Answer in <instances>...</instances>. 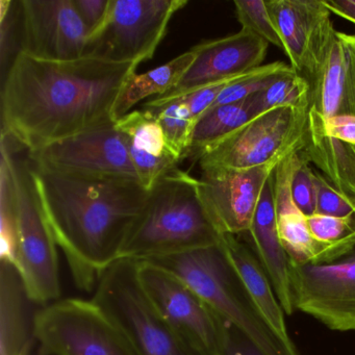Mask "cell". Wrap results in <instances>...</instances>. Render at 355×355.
<instances>
[{
    "mask_svg": "<svg viewBox=\"0 0 355 355\" xmlns=\"http://www.w3.org/2000/svg\"><path fill=\"white\" fill-rule=\"evenodd\" d=\"M301 150L284 157L274 171L278 232L290 263H325L330 259L329 249L311 236L307 216L297 207L291 191L293 174L300 161Z\"/></svg>",
    "mask_w": 355,
    "mask_h": 355,
    "instance_id": "cell-18",
    "label": "cell"
},
{
    "mask_svg": "<svg viewBox=\"0 0 355 355\" xmlns=\"http://www.w3.org/2000/svg\"><path fill=\"white\" fill-rule=\"evenodd\" d=\"M330 13L352 22L355 26V0H322Z\"/></svg>",
    "mask_w": 355,
    "mask_h": 355,
    "instance_id": "cell-37",
    "label": "cell"
},
{
    "mask_svg": "<svg viewBox=\"0 0 355 355\" xmlns=\"http://www.w3.org/2000/svg\"><path fill=\"white\" fill-rule=\"evenodd\" d=\"M41 355H139L119 326L91 300L67 298L35 313Z\"/></svg>",
    "mask_w": 355,
    "mask_h": 355,
    "instance_id": "cell-7",
    "label": "cell"
},
{
    "mask_svg": "<svg viewBox=\"0 0 355 355\" xmlns=\"http://www.w3.org/2000/svg\"><path fill=\"white\" fill-rule=\"evenodd\" d=\"M196 58L190 49L168 63L145 72L134 73L125 80L113 109V119L117 121L130 113L137 103L149 96H162L178 86L182 76L188 71Z\"/></svg>",
    "mask_w": 355,
    "mask_h": 355,
    "instance_id": "cell-24",
    "label": "cell"
},
{
    "mask_svg": "<svg viewBox=\"0 0 355 355\" xmlns=\"http://www.w3.org/2000/svg\"><path fill=\"white\" fill-rule=\"evenodd\" d=\"M251 72V71H250ZM249 73V72H248ZM239 76V78H232V80H225V82L219 83V84L211 85V86L205 87V88L200 89V90L195 91V92L190 93V94L184 95L180 97L188 105L194 117L195 122L200 119L201 116L205 115L215 103L216 99L218 98L222 91L236 80L244 78L247 74Z\"/></svg>",
    "mask_w": 355,
    "mask_h": 355,
    "instance_id": "cell-33",
    "label": "cell"
},
{
    "mask_svg": "<svg viewBox=\"0 0 355 355\" xmlns=\"http://www.w3.org/2000/svg\"><path fill=\"white\" fill-rule=\"evenodd\" d=\"M137 68L90 57L47 61L19 51L3 83L1 135L31 153L115 121L116 99Z\"/></svg>",
    "mask_w": 355,
    "mask_h": 355,
    "instance_id": "cell-1",
    "label": "cell"
},
{
    "mask_svg": "<svg viewBox=\"0 0 355 355\" xmlns=\"http://www.w3.org/2000/svg\"><path fill=\"white\" fill-rule=\"evenodd\" d=\"M340 34L343 40L346 43L347 46L349 47V49H350L351 53H352V55H354L355 58V34L348 35L340 32Z\"/></svg>",
    "mask_w": 355,
    "mask_h": 355,
    "instance_id": "cell-38",
    "label": "cell"
},
{
    "mask_svg": "<svg viewBox=\"0 0 355 355\" xmlns=\"http://www.w3.org/2000/svg\"><path fill=\"white\" fill-rule=\"evenodd\" d=\"M307 223L313 239L329 249V261L346 252L355 242V215L332 217L313 214L307 216Z\"/></svg>",
    "mask_w": 355,
    "mask_h": 355,
    "instance_id": "cell-29",
    "label": "cell"
},
{
    "mask_svg": "<svg viewBox=\"0 0 355 355\" xmlns=\"http://www.w3.org/2000/svg\"><path fill=\"white\" fill-rule=\"evenodd\" d=\"M73 3L86 26L89 38L105 22L111 0H73Z\"/></svg>",
    "mask_w": 355,
    "mask_h": 355,
    "instance_id": "cell-35",
    "label": "cell"
},
{
    "mask_svg": "<svg viewBox=\"0 0 355 355\" xmlns=\"http://www.w3.org/2000/svg\"><path fill=\"white\" fill-rule=\"evenodd\" d=\"M199 191V182L176 167L159 178L132 224L120 259L148 261L219 244Z\"/></svg>",
    "mask_w": 355,
    "mask_h": 355,
    "instance_id": "cell-3",
    "label": "cell"
},
{
    "mask_svg": "<svg viewBox=\"0 0 355 355\" xmlns=\"http://www.w3.org/2000/svg\"><path fill=\"white\" fill-rule=\"evenodd\" d=\"M223 355H263V353L238 329L228 325Z\"/></svg>",
    "mask_w": 355,
    "mask_h": 355,
    "instance_id": "cell-36",
    "label": "cell"
},
{
    "mask_svg": "<svg viewBox=\"0 0 355 355\" xmlns=\"http://www.w3.org/2000/svg\"><path fill=\"white\" fill-rule=\"evenodd\" d=\"M266 5L291 67L303 76L326 31L332 26L331 13L322 0H266Z\"/></svg>",
    "mask_w": 355,
    "mask_h": 355,
    "instance_id": "cell-17",
    "label": "cell"
},
{
    "mask_svg": "<svg viewBox=\"0 0 355 355\" xmlns=\"http://www.w3.org/2000/svg\"><path fill=\"white\" fill-rule=\"evenodd\" d=\"M317 202L315 213L332 217L355 215V199L340 192L323 174L315 171Z\"/></svg>",
    "mask_w": 355,
    "mask_h": 355,
    "instance_id": "cell-31",
    "label": "cell"
},
{
    "mask_svg": "<svg viewBox=\"0 0 355 355\" xmlns=\"http://www.w3.org/2000/svg\"><path fill=\"white\" fill-rule=\"evenodd\" d=\"M32 170L43 211L76 286L94 292L101 274L120 259L148 189L132 178L67 173L33 162Z\"/></svg>",
    "mask_w": 355,
    "mask_h": 355,
    "instance_id": "cell-2",
    "label": "cell"
},
{
    "mask_svg": "<svg viewBox=\"0 0 355 355\" xmlns=\"http://www.w3.org/2000/svg\"><path fill=\"white\" fill-rule=\"evenodd\" d=\"M138 272L153 304L193 352L223 355L230 324L168 270L149 261H138Z\"/></svg>",
    "mask_w": 355,
    "mask_h": 355,
    "instance_id": "cell-9",
    "label": "cell"
},
{
    "mask_svg": "<svg viewBox=\"0 0 355 355\" xmlns=\"http://www.w3.org/2000/svg\"><path fill=\"white\" fill-rule=\"evenodd\" d=\"M268 47L267 41L244 30L200 43L191 49L196 58L178 86L148 103L157 105L180 98L205 87L244 76L263 66Z\"/></svg>",
    "mask_w": 355,
    "mask_h": 355,
    "instance_id": "cell-15",
    "label": "cell"
},
{
    "mask_svg": "<svg viewBox=\"0 0 355 355\" xmlns=\"http://www.w3.org/2000/svg\"><path fill=\"white\" fill-rule=\"evenodd\" d=\"M309 80L294 69L279 74L267 88L251 96L257 115L280 107H309Z\"/></svg>",
    "mask_w": 355,
    "mask_h": 355,
    "instance_id": "cell-28",
    "label": "cell"
},
{
    "mask_svg": "<svg viewBox=\"0 0 355 355\" xmlns=\"http://www.w3.org/2000/svg\"><path fill=\"white\" fill-rule=\"evenodd\" d=\"M307 128L322 130L340 142L355 146V115H338L329 120L327 123L309 119Z\"/></svg>",
    "mask_w": 355,
    "mask_h": 355,
    "instance_id": "cell-34",
    "label": "cell"
},
{
    "mask_svg": "<svg viewBox=\"0 0 355 355\" xmlns=\"http://www.w3.org/2000/svg\"><path fill=\"white\" fill-rule=\"evenodd\" d=\"M10 161L17 203V244L12 263L31 300L44 306L61 297L58 244L43 211L32 161L15 159L12 151Z\"/></svg>",
    "mask_w": 355,
    "mask_h": 355,
    "instance_id": "cell-6",
    "label": "cell"
},
{
    "mask_svg": "<svg viewBox=\"0 0 355 355\" xmlns=\"http://www.w3.org/2000/svg\"><path fill=\"white\" fill-rule=\"evenodd\" d=\"M221 245L261 319L286 346L297 348L288 334L286 313L250 247L232 234H223Z\"/></svg>",
    "mask_w": 355,
    "mask_h": 355,
    "instance_id": "cell-21",
    "label": "cell"
},
{
    "mask_svg": "<svg viewBox=\"0 0 355 355\" xmlns=\"http://www.w3.org/2000/svg\"><path fill=\"white\" fill-rule=\"evenodd\" d=\"M11 149L8 139L1 135L0 167V241L1 259L13 261L17 244V203L12 173Z\"/></svg>",
    "mask_w": 355,
    "mask_h": 355,
    "instance_id": "cell-27",
    "label": "cell"
},
{
    "mask_svg": "<svg viewBox=\"0 0 355 355\" xmlns=\"http://www.w3.org/2000/svg\"><path fill=\"white\" fill-rule=\"evenodd\" d=\"M288 284L295 311L334 331H355V242L329 263L288 261Z\"/></svg>",
    "mask_w": 355,
    "mask_h": 355,
    "instance_id": "cell-11",
    "label": "cell"
},
{
    "mask_svg": "<svg viewBox=\"0 0 355 355\" xmlns=\"http://www.w3.org/2000/svg\"><path fill=\"white\" fill-rule=\"evenodd\" d=\"M143 109L161 126L172 150L182 161L186 159L196 124L187 103L182 98H176L157 105L146 103Z\"/></svg>",
    "mask_w": 355,
    "mask_h": 355,
    "instance_id": "cell-26",
    "label": "cell"
},
{
    "mask_svg": "<svg viewBox=\"0 0 355 355\" xmlns=\"http://www.w3.org/2000/svg\"><path fill=\"white\" fill-rule=\"evenodd\" d=\"M28 157L36 165L57 171L139 180L116 121L51 143L28 153Z\"/></svg>",
    "mask_w": 355,
    "mask_h": 355,
    "instance_id": "cell-12",
    "label": "cell"
},
{
    "mask_svg": "<svg viewBox=\"0 0 355 355\" xmlns=\"http://www.w3.org/2000/svg\"><path fill=\"white\" fill-rule=\"evenodd\" d=\"M187 0H111L103 26L89 37L84 57L139 66L150 60L168 24Z\"/></svg>",
    "mask_w": 355,
    "mask_h": 355,
    "instance_id": "cell-8",
    "label": "cell"
},
{
    "mask_svg": "<svg viewBox=\"0 0 355 355\" xmlns=\"http://www.w3.org/2000/svg\"><path fill=\"white\" fill-rule=\"evenodd\" d=\"M116 125L128 143L139 182L148 190L182 162L168 144L161 126L145 110L130 112Z\"/></svg>",
    "mask_w": 355,
    "mask_h": 355,
    "instance_id": "cell-20",
    "label": "cell"
},
{
    "mask_svg": "<svg viewBox=\"0 0 355 355\" xmlns=\"http://www.w3.org/2000/svg\"><path fill=\"white\" fill-rule=\"evenodd\" d=\"M139 355H197L174 331L140 282L138 261L119 259L105 270L92 298Z\"/></svg>",
    "mask_w": 355,
    "mask_h": 355,
    "instance_id": "cell-5",
    "label": "cell"
},
{
    "mask_svg": "<svg viewBox=\"0 0 355 355\" xmlns=\"http://www.w3.org/2000/svg\"><path fill=\"white\" fill-rule=\"evenodd\" d=\"M354 151H355V146H354Z\"/></svg>",
    "mask_w": 355,
    "mask_h": 355,
    "instance_id": "cell-39",
    "label": "cell"
},
{
    "mask_svg": "<svg viewBox=\"0 0 355 355\" xmlns=\"http://www.w3.org/2000/svg\"><path fill=\"white\" fill-rule=\"evenodd\" d=\"M164 268L190 286L226 323L246 336L263 355H300L286 346L261 319L221 245L155 257Z\"/></svg>",
    "mask_w": 355,
    "mask_h": 355,
    "instance_id": "cell-4",
    "label": "cell"
},
{
    "mask_svg": "<svg viewBox=\"0 0 355 355\" xmlns=\"http://www.w3.org/2000/svg\"><path fill=\"white\" fill-rule=\"evenodd\" d=\"M303 76L311 86L309 119L327 123L338 115H355V58L334 24Z\"/></svg>",
    "mask_w": 355,
    "mask_h": 355,
    "instance_id": "cell-16",
    "label": "cell"
},
{
    "mask_svg": "<svg viewBox=\"0 0 355 355\" xmlns=\"http://www.w3.org/2000/svg\"><path fill=\"white\" fill-rule=\"evenodd\" d=\"M284 157L248 169L201 168V198L222 234L249 232L263 187Z\"/></svg>",
    "mask_w": 355,
    "mask_h": 355,
    "instance_id": "cell-13",
    "label": "cell"
},
{
    "mask_svg": "<svg viewBox=\"0 0 355 355\" xmlns=\"http://www.w3.org/2000/svg\"><path fill=\"white\" fill-rule=\"evenodd\" d=\"M249 247L267 273L274 292L286 315L295 313L288 284V257L282 246L276 219L274 172L266 182L247 232Z\"/></svg>",
    "mask_w": 355,
    "mask_h": 355,
    "instance_id": "cell-19",
    "label": "cell"
},
{
    "mask_svg": "<svg viewBox=\"0 0 355 355\" xmlns=\"http://www.w3.org/2000/svg\"><path fill=\"white\" fill-rule=\"evenodd\" d=\"M340 192L355 199L354 146L340 142L325 132L307 128L306 143L301 150Z\"/></svg>",
    "mask_w": 355,
    "mask_h": 355,
    "instance_id": "cell-23",
    "label": "cell"
},
{
    "mask_svg": "<svg viewBox=\"0 0 355 355\" xmlns=\"http://www.w3.org/2000/svg\"><path fill=\"white\" fill-rule=\"evenodd\" d=\"M309 107H280L257 116L209 149L200 167L248 169L266 165L304 147Z\"/></svg>",
    "mask_w": 355,
    "mask_h": 355,
    "instance_id": "cell-10",
    "label": "cell"
},
{
    "mask_svg": "<svg viewBox=\"0 0 355 355\" xmlns=\"http://www.w3.org/2000/svg\"><path fill=\"white\" fill-rule=\"evenodd\" d=\"M35 304L12 261L0 263V355H30Z\"/></svg>",
    "mask_w": 355,
    "mask_h": 355,
    "instance_id": "cell-22",
    "label": "cell"
},
{
    "mask_svg": "<svg viewBox=\"0 0 355 355\" xmlns=\"http://www.w3.org/2000/svg\"><path fill=\"white\" fill-rule=\"evenodd\" d=\"M252 98L209 110L195 124L187 157L199 161L209 149L257 117Z\"/></svg>",
    "mask_w": 355,
    "mask_h": 355,
    "instance_id": "cell-25",
    "label": "cell"
},
{
    "mask_svg": "<svg viewBox=\"0 0 355 355\" xmlns=\"http://www.w3.org/2000/svg\"><path fill=\"white\" fill-rule=\"evenodd\" d=\"M21 49L47 61L84 57L88 31L73 0H22Z\"/></svg>",
    "mask_w": 355,
    "mask_h": 355,
    "instance_id": "cell-14",
    "label": "cell"
},
{
    "mask_svg": "<svg viewBox=\"0 0 355 355\" xmlns=\"http://www.w3.org/2000/svg\"><path fill=\"white\" fill-rule=\"evenodd\" d=\"M292 197L297 207L305 216L315 213L317 188H315V170L301 153L300 161L293 174L291 184Z\"/></svg>",
    "mask_w": 355,
    "mask_h": 355,
    "instance_id": "cell-32",
    "label": "cell"
},
{
    "mask_svg": "<svg viewBox=\"0 0 355 355\" xmlns=\"http://www.w3.org/2000/svg\"><path fill=\"white\" fill-rule=\"evenodd\" d=\"M234 7L242 30L252 33L284 51V44L270 16L266 0H236Z\"/></svg>",
    "mask_w": 355,
    "mask_h": 355,
    "instance_id": "cell-30",
    "label": "cell"
}]
</instances>
